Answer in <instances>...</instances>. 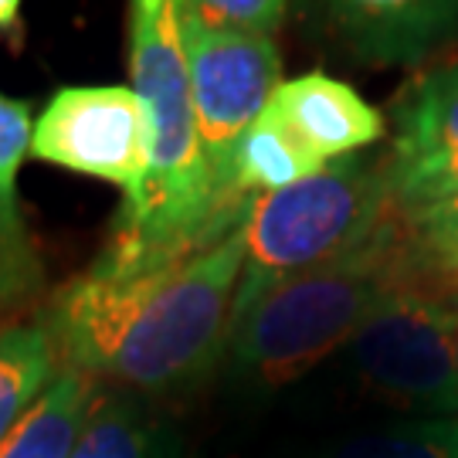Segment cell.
Wrapping results in <instances>:
<instances>
[{
    "label": "cell",
    "mask_w": 458,
    "mask_h": 458,
    "mask_svg": "<svg viewBox=\"0 0 458 458\" xmlns=\"http://www.w3.org/2000/svg\"><path fill=\"white\" fill-rule=\"evenodd\" d=\"M329 164H319L310 149L282 126L272 109H265L255 126L242 136L231 157V191L242 200H255L272 191H285L299 181H310Z\"/></svg>",
    "instance_id": "7c38bea8"
},
{
    "label": "cell",
    "mask_w": 458,
    "mask_h": 458,
    "mask_svg": "<svg viewBox=\"0 0 458 458\" xmlns=\"http://www.w3.org/2000/svg\"><path fill=\"white\" fill-rule=\"evenodd\" d=\"M96 397V377L62 367L14 431L0 442V458H68Z\"/></svg>",
    "instance_id": "8fae6325"
},
{
    "label": "cell",
    "mask_w": 458,
    "mask_h": 458,
    "mask_svg": "<svg viewBox=\"0 0 458 458\" xmlns=\"http://www.w3.org/2000/svg\"><path fill=\"white\" fill-rule=\"evenodd\" d=\"M401 211L384 157H344L310 181L251 200L245 231V265L231 306V327L265 293L363 245Z\"/></svg>",
    "instance_id": "277c9868"
},
{
    "label": "cell",
    "mask_w": 458,
    "mask_h": 458,
    "mask_svg": "<svg viewBox=\"0 0 458 458\" xmlns=\"http://www.w3.org/2000/svg\"><path fill=\"white\" fill-rule=\"evenodd\" d=\"M21 11V0H0V28H11Z\"/></svg>",
    "instance_id": "ffe728a7"
},
{
    "label": "cell",
    "mask_w": 458,
    "mask_h": 458,
    "mask_svg": "<svg viewBox=\"0 0 458 458\" xmlns=\"http://www.w3.org/2000/svg\"><path fill=\"white\" fill-rule=\"evenodd\" d=\"M130 79L153 115V164L140 197L123 204L109 245L89 265L113 276L208 251L242 228L251 208L221 194L204 160L181 0H130Z\"/></svg>",
    "instance_id": "7a4b0ae2"
},
{
    "label": "cell",
    "mask_w": 458,
    "mask_h": 458,
    "mask_svg": "<svg viewBox=\"0 0 458 458\" xmlns=\"http://www.w3.org/2000/svg\"><path fill=\"white\" fill-rule=\"evenodd\" d=\"M404 214L408 242L414 248V259L421 262L428 276L455 282L458 278V194L435 200L418 211Z\"/></svg>",
    "instance_id": "e0dca14e"
},
{
    "label": "cell",
    "mask_w": 458,
    "mask_h": 458,
    "mask_svg": "<svg viewBox=\"0 0 458 458\" xmlns=\"http://www.w3.org/2000/svg\"><path fill=\"white\" fill-rule=\"evenodd\" d=\"M384 160L401 211L458 194V55L414 75L394 98Z\"/></svg>",
    "instance_id": "ba28073f"
},
{
    "label": "cell",
    "mask_w": 458,
    "mask_h": 458,
    "mask_svg": "<svg viewBox=\"0 0 458 458\" xmlns=\"http://www.w3.org/2000/svg\"><path fill=\"white\" fill-rule=\"evenodd\" d=\"M31 157L113 183L123 191V204H130L140 197L153 164L149 106L123 85L58 89L34 119Z\"/></svg>",
    "instance_id": "52a82bcc"
},
{
    "label": "cell",
    "mask_w": 458,
    "mask_h": 458,
    "mask_svg": "<svg viewBox=\"0 0 458 458\" xmlns=\"http://www.w3.org/2000/svg\"><path fill=\"white\" fill-rule=\"evenodd\" d=\"M11 299V289H7V272H4V255H0V306Z\"/></svg>",
    "instance_id": "44dd1931"
},
{
    "label": "cell",
    "mask_w": 458,
    "mask_h": 458,
    "mask_svg": "<svg viewBox=\"0 0 458 458\" xmlns=\"http://www.w3.org/2000/svg\"><path fill=\"white\" fill-rule=\"evenodd\" d=\"M181 4L208 24L265 34V38H272V31L285 21V7H289V0H181Z\"/></svg>",
    "instance_id": "ac0fdd59"
},
{
    "label": "cell",
    "mask_w": 458,
    "mask_h": 458,
    "mask_svg": "<svg viewBox=\"0 0 458 458\" xmlns=\"http://www.w3.org/2000/svg\"><path fill=\"white\" fill-rule=\"evenodd\" d=\"M455 285H458V278H455Z\"/></svg>",
    "instance_id": "603a6c76"
},
{
    "label": "cell",
    "mask_w": 458,
    "mask_h": 458,
    "mask_svg": "<svg viewBox=\"0 0 458 458\" xmlns=\"http://www.w3.org/2000/svg\"><path fill=\"white\" fill-rule=\"evenodd\" d=\"M353 48L377 62H414L455 31L458 0H316Z\"/></svg>",
    "instance_id": "30bf717a"
},
{
    "label": "cell",
    "mask_w": 458,
    "mask_h": 458,
    "mask_svg": "<svg viewBox=\"0 0 458 458\" xmlns=\"http://www.w3.org/2000/svg\"><path fill=\"white\" fill-rule=\"evenodd\" d=\"M245 265V231L191 259L140 272L85 268L51 302L48 323L65 367L140 394L183 387L228 346Z\"/></svg>",
    "instance_id": "6da1fadb"
},
{
    "label": "cell",
    "mask_w": 458,
    "mask_h": 458,
    "mask_svg": "<svg viewBox=\"0 0 458 458\" xmlns=\"http://www.w3.org/2000/svg\"><path fill=\"white\" fill-rule=\"evenodd\" d=\"M455 367H458V323H455Z\"/></svg>",
    "instance_id": "7402d4cb"
},
{
    "label": "cell",
    "mask_w": 458,
    "mask_h": 458,
    "mask_svg": "<svg viewBox=\"0 0 458 458\" xmlns=\"http://www.w3.org/2000/svg\"><path fill=\"white\" fill-rule=\"evenodd\" d=\"M62 370L48 323L0 327V442Z\"/></svg>",
    "instance_id": "5bb4252c"
},
{
    "label": "cell",
    "mask_w": 458,
    "mask_h": 458,
    "mask_svg": "<svg viewBox=\"0 0 458 458\" xmlns=\"http://www.w3.org/2000/svg\"><path fill=\"white\" fill-rule=\"evenodd\" d=\"M268 109L319 164H336L387 136L380 109L327 72H306L282 82Z\"/></svg>",
    "instance_id": "9c48e42d"
},
{
    "label": "cell",
    "mask_w": 458,
    "mask_h": 458,
    "mask_svg": "<svg viewBox=\"0 0 458 458\" xmlns=\"http://www.w3.org/2000/svg\"><path fill=\"white\" fill-rule=\"evenodd\" d=\"M31 132L34 123L28 102L7 98L0 92V255H4L11 299L34 282V255L17 200V174L31 157Z\"/></svg>",
    "instance_id": "4fadbf2b"
},
{
    "label": "cell",
    "mask_w": 458,
    "mask_h": 458,
    "mask_svg": "<svg viewBox=\"0 0 458 458\" xmlns=\"http://www.w3.org/2000/svg\"><path fill=\"white\" fill-rule=\"evenodd\" d=\"M418 276L428 272L397 211L363 245L265 293L231 327V363L259 384H289L350 344L377 306Z\"/></svg>",
    "instance_id": "3957f363"
},
{
    "label": "cell",
    "mask_w": 458,
    "mask_h": 458,
    "mask_svg": "<svg viewBox=\"0 0 458 458\" xmlns=\"http://www.w3.org/2000/svg\"><path fill=\"white\" fill-rule=\"evenodd\" d=\"M157 425L126 391H96L68 458H149Z\"/></svg>",
    "instance_id": "9a60e30c"
},
{
    "label": "cell",
    "mask_w": 458,
    "mask_h": 458,
    "mask_svg": "<svg viewBox=\"0 0 458 458\" xmlns=\"http://www.w3.org/2000/svg\"><path fill=\"white\" fill-rule=\"evenodd\" d=\"M455 282L418 276L397 285L346 344L363 387L421 418H455Z\"/></svg>",
    "instance_id": "5b68a950"
},
{
    "label": "cell",
    "mask_w": 458,
    "mask_h": 458,
    "mask_svg": "<svg viewBox=\"0 0 458 458\" xmlns=\"http://www.w3.org/2000/svg\"><path fill=\"white\" fill-rule=\"evenodd\" d=\"M181 31L208 170L221 194L248 204L231 191V157L282 85V58L272 38L208 24L183 4Z\"/></svg>",
    "instance_id": "8992f818"
},
{
    "label": "cell",
    "mask_w": 458,
    "mask_h": 458,
    "mask_svg": "<svg viewBox=\"0 0 458 458\" xmlns=\"http://www.w3.org/2000/svg\"><path fill=\"white\" fill-rule=\"evenodd\" d=\"M329 458H458V418H414L363 431Z\"/></svg>",
    "instance_id": "2e32d148"
},
{
    "label": "cell",
    "mask_w": 458,
    "mask_h": 458,
    "mask_svg": "<svg viewBox=\"0 0 458 458\" xmlns=\"http://www.w3.org/2000/svg\"><path fill=\"white\" fill-rule=\"evenodd\" d=\"M149 458H194L187 452V442L170 425H157L153 431V445H149Z\"/></svg>",
    "instance_id": "d6986e66"
}]
</instances>
